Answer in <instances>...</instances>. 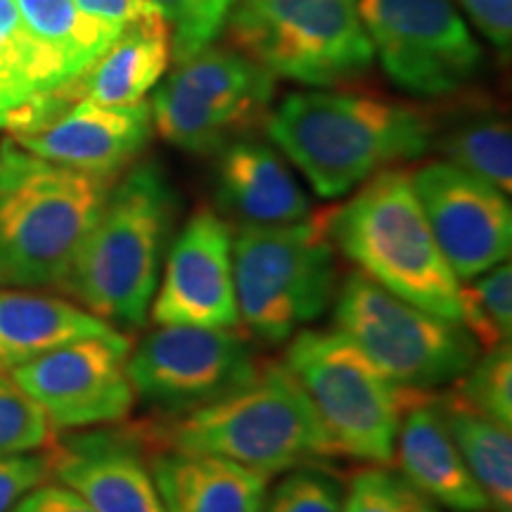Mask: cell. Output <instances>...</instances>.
<instances>
[{
	"label": "cell",
	"mask_w": 512,
	"mask_h": 512,
	"mask_svg": "<svg viewBox=\"0 0 512 512\" xmlns=\"http://www.w3.org/2000/svg\"><path fill=\"white\" fill-rule=\"evenodd\" d=\"M10 512H95L79 494L62 484H41Z\"/></svg>",
	"instance_id": "d590c367"
},
{
	"label": "cell",
	"mask_w": 512,
	"mask_h": 512,
	"mask_svg": "<svg viewBox=\"0 0 512 512\" xmlns=\"http://www.w3.org/2000/svg\"><path fill=\"white\" fill-rule=\"evenodd\" d=\"M117 181L0 140V290H60Z\"/></svg>",
	"instance_id": "3957f363"
},
{
	"label": "cell",
	"mask_w": 512,
	"mask_h": 512,
	"mask_svg": "<svg viewBox=\"0 0 512 512\" xmlns=\"http://www.w3.org/2000/svg\"><path fill=\"white\" fill-rule=\"evenodd\" d=\"M434 145H439L448 164L510 195L512 133L510 121L501 114L486 110L460 114L444 131H434Z\"/></svg>",
	"instance_id": "484cf974"
},
{
	"label": "cell",
	"mask_w": 512,
	"mask_h": 512,
	"mask_svg": "<svg viewBox=\"0 0 512 512\" xmlns=\"http://www.w3.org/2000/svg\"><path fill=\"white\" fill-rule=\"evenodd\" d=\"M330 238L370 280L403 302L460 323V280L434 240L411 176L384 169L328 221Z\"/></svg>",
	"instance_id": "277c9868"
},
{
	"label": "cell",
	"mask_w": 512,
	"mask_h": 512,
	"mask_svg": "<svg viewBox=\"0 0 512 512\" xmlns=\"http://www.w3.org/2000/svg\"><path fill=\"white\" fill-rule=\"evenodd\" d=\"M143 448L133 430L76 434L50 451V477L95 512H166Z\"/></svg>",
	"instance_id": "2e32d148"
},
{
	"label": "cell",
	"mask_w": 512,
	"mask_h": 512,
	"mask_svg": "<svg viewBox=\"0 0 512 512\" xmlns=\"http://www.w3.org/2000/svg\"><path fill=\"white\" fill-rule=\"evenodd\" d=\"M164 448L245 465L273 477L320 458H335L309 396L283 363L259 368L223 399L176 415Z\"/></svg>",
	"instance_id": "5b68a950"
},
{
	"label": "cell",
	"mask_w": 512,
	"mask_h": 512,
	"mask_svg": "<svg viewBox=\"0 0 512 512\" xmlns=\"http://www.w3.org/2000/svg\"><path fill=\"white\" fill-rule=\"evenodd\" d=\"M126 335L88 337L57 347L12 370V380L34 399L53 430L114 425L136 403L126 358Z\"/></svg>",
	"instance_id": "7c38bea8"
},
{
	"label": "cell",
	"mask_w": 512,
	"mask_h": 512,
	"mask_svg": "<svg viewBox=\"0 0 512 512\" xmlns=\"http://www.w3.org/2000/svg\"><path fill=\"white\" fill-rule=\"evenodd\" d=\"M261 512H342V489L318 470H294L266 496Z\"/></svg>",
	"instance_id": "1f68e13d"
},
{
	"label": "cell",
	"mask_w": 512,
	"mask_h": 512,
	"mask_svg": "<svg viewBox=\"0 0 512 512\" xmlns=\"http://www.w3.org/2000/svg\"><path fill=\"white\" fill-rule=\"evenodd\" d=\"M384 74L415 98H446L475 79L484 50L453 0H356Z\"/></svg>",
	"instance_id": "30bf717a"
},
{
	"label": "cell",
	"mask_w": 512,
	"mask_h": 512,
	"mask_svg": "<svg viewBox=\"0 0 512 512\" xmlns=\"http://www.w3.org/2000/svg\"><path fill=\"white\" fill-rule=\"evenodd\" d=\"M226 29L273 79L311 88L361 79L375 62L356 0H233Z\"/></svg>",
	"instance_id": "52a82bcc"
},
{
	"label": "cell",
	"mask_w": 512,
	"mask_h": 512,
	"mask_svg": "<svg viewBox=\"0 0 512 512\" xmlns=\"http://www.w3.org/2000/svg\"><path fill=\"white\" fill-rule=\"evenodd\" d=\"M477 29L498 50L508 53L512 43V0H458Z\"/></svg>",
	"instance_id": "836d02e7"
},
{
	"label": "cell",
	"mask_w": 512,
	"mask_h": 512,
	"mask_svg": "<svg viewBox=\"0 0 512 512\" xmlns=\"http://www.w3.org/2000/svg\"><path fill=\"white\" fill-rule=\"evenodd\" d=\"M74 102L24 27L15 0H0V131L12 138L34 133Z\"/></svg>",
	"instance_id": "d6986e66"
},
{
	"label": "cell",
	"mask_w": 512,
	"mask_h": 512,
	"mask_svg": "<svg viewBox=\"0 0 512 512\" xmlns=\"http://www.w3.org/2000/svg\"><path fill=\"white\" fill-rule=\"evenodd\" d=\"M166 512H261L268 479L230 460L164 448L147 460Z\"/></svg>",
	"instance_id": "ffe728a7"
},
{
	"label": "cell",
	"mask_w": 512,
	"mask_h": 512,
	"mask_svg": "<svg viewBox=\"0 0 512 512\" xmlns=\"http://www.w3.org/2000/svg\"><path fill=\"white\" fill-rule=\"evenodd\" d=\"M50 439L53 425L41 406L12 380L10 373H0V456L41 451Z\"/></svg>",
	"instance_id": "4dcf8cb0"
},
{
	"label": "cell",
	"mask_w": 512,
	"mask_h": 512,
	"mask_svg": "<svg viewBox=\"0 0 512 512\" xmlns=\"http://www.w3.org/2000/svg\"><path fill=\"white\" fill-rule=\"evenodd\" d=\"M15 5L24 27L76 100V83L121 34L83 15L74 0H15Z\"/></svg>",
	"instance_id": "cb8c5ba5"
},
{
	"label": "cell",
	"mask_w": 512,
	"mask_h": 512,
	"mask_svg": "<svg viewBox=\"0 0 512 512\" xmlns=\"http://www.w3.org/2000/svg\"><path fill=\"white\" fill-rule=\"evenodd\" d=\"M74 3L83 15L117 34L157 12L150 0H74Z\"/></svg>",
	"instance_id": "e575fe53"
},
{
	"label": "cell",
	"mask_w": 512,
	"mask_h": 512,
	"mask_svg": "<svg viewBox=\"0 0 512 512\" xmlns=\"http://www.w3.org/2000/svg\"><path fill=\"white\" fill-rule=\"evenodd\" d=\"M171 86L233 121L240 131L264 117L273 100L275 79L240 50L209 46L176 62Z\"/></svg>",
	"instance_id": "7402d4cb"
},
{
	"label": "cell",
	"mask_w": 512,
	"mask_h": 512,
	"mask_svg": "<svg viewBox=\"0 0 512 512\" xmlns=\"http://www.w3.org/2000/svg\"><path fill=\"white\" fill-rule=\"evenodd\" d=\"M460 323L479 347L489 349L510 342L512 268L508 261L460 283Z\"/></svg>",
	"instance_id": "4316f807"
},
{
	"label": "cell",
	"mask_w": 512,
	"mask_h": 512,
	"mask_svg": "<svg viewBox=\"0 0 512 512\" xmlns=\"http://www.w3.org/2000/svg\"><path fill=\"white\" fill-rule=\"evenodd\" d=\"M155 325L235 328L240 325L233 280V230L216 211L190 216L169 245L162 285L150 304Z\"/></svg>",
	"instance_id": "5bb4252c"
},
{
	"label": "cell",
	"mask_w": 512,
	"mask_h": 512,
	"mask_svg": "<svg viewBox=\"0 0 512 512\" xmlns=\"http://www.w3.org/2000/svg\"><path fill=\"white\" fill-rule=\"evenodd\" d=\"M268 136L323 200L347 195L434 145L437 121L406 102L351 91L292 93L268 117Z\"/></svg>",
	"instance_id": "6da1fadb"
},
{
	"label": "cell",
	"mask_w": 512,
	"mask_h": 512,
	"mask_svg": "<svg viewBox=\"0 0 512 512\" xmlns=\"http://www.w3.org/2000/svg\"><path fill=\"white\" fill-rule=\"evenodd\" d=\"M422 214L460 283L510 259V195L448 162H430L411 174Z\"/></svg>",
	"instance_id": "4fadbf2b"
},
{
	"label": "cell",
	"mask_w": 512,
	"mask_h": 512,
	"mask_svg": "<svg viewBox=\"0 0 512 512\" xmlns=\"http://www.w3.org/2000/svg\"><path fill=\"white\" fill-rule=\"evenodd\" d=\"M176 209L164 171L155 162L133 164L114 183L60 290L112 328H140L155 299Z\"/></svg>",
	"instance_id": "7a4b0ae2"
},
{
	"label": "cell",
	"mask_w": 512,
	"mask_h": 512,
	"mask_svg": "<svg viewBox=\"0 0 512 512\" xmlns=\"http://www.w3.org/2000/svg\"><path fill=\"white\" fill-rule=\"evenodd\" d=\"M283 366L309 396L335 456L384 465L394 458L411 399L339 330L294 335Z\"/></svg>",
	"instance_id": "ba28073f"
},
{
	"label": "cell",
	"mask_w": 512,
	"mask_h": 512,
	"mask_svg": "<svg viewBox=\"0 0 512 512\" xmlns=\"http://www.w3.org/2000/svg\"><path fill=\"white\" fill-rule=\"evenodd\" d=\"M441 418L491 512H512V427L475 411L456 394L437 399Z\"/></svg>",
	"instance_id": "d4e9b609"
},
{
	"label": "cell",
	"mask_w": 512,
	"mask_h": 512,
	"mask_svg": "<svg viewBox=\"0 0 512 512\" xmlns=\"http://www.w3.org/2000/svg\"><path fill=\"white\" fill-rule=\"evenodd\" d=\"M50 477V453H10L0 456V512H10L36 486Z\"/></svg>",
	"instance_id": "d6a6232c"
},
{
	"label": "cell",
	"mask_w": 512,
	"mask_h": 512,
	"mask_svg": "<svg viewBox=\"0 0 512 512\" xmlns=\"http://www.w3.org/2000/svg\"><path fill=\"white\" fill-rule=\"evenodd\" d=\"M394 456L401 475L432 503L453 512H491L489 498L446 430L437 399L411 394L399 422Z\"/></svg>",
	"instance_id": "e0dca14e"
},
{
	"label": "cell",
	"mask_w": 512,
	"mask_h": 512,
	"mask_svg": "<svg viewBox=\"0 0 512 512\" xmlns=\"http://www.w3.org/2000/svg\"><path fill=\"white\" fill-rule=\"evenodd\" d=\"M171 62V31L159 12L121 31L107 53L76 83V100L136 105L162 81Z\"/></svg>",
	"instance_id": "603a6c76"
},
{
	"label": "cell",
	"mask_w": 512,
	"mask_h": 512,
	"mask_svg": "<svg viewBox=\"0 0 512 512\" xmlns=\"http://www.w3.org/2000/svg\"><path fill=\"white\" fill-rule=\"evenodd\" d=\"M117 332L69 299L34 290H0V373H12L76 339Z\"/></svg>",
	"instance_id": "44dd1931"
},
{
	"label": "cell",
	"mask_w": 512,
	"mask_h": 512,
	"mask_svg": "<svg viewBox=\"0 0 512 512\" xmlns=\"http://www.w3.org/2000/svg\"><path fill=\"white\" fill-rule=\"evenodd\" d=\"M171 31V57L176 62L214 46L226 31L233 0H150Z\"/></svg>",
	"instance_id": "83f0119b"
},
{
	"label": "cell",
	"mask_w": 512,
	"mask_h": 512,
	"mask_svg": "<svg viewBox=\"0 0 512 512\" xmlns=\"http://www.w3.org/2000/svg\"><path fill=\"white\" fill-rule=\"evenodd\" d=\"M328 219L285 226H242L233 238L240 323L280 344L323 316L335 297V249Z\"/></svg>",
	"instance_id": "8992f818"
},
{
	"label": "cell",
	"mask_w": 512,
	"mask_h": 512,
	"mask_svg": "<svg viewBox=\"0 0 512 512\" xmlns=\"http://www.w3.org/2000/svg\"><path fill=\"white\" fill-rule=\"evenodd\" d=\"M335 323L396 387L422 392L458 382L477 361V339L463 323L403 302L366 273L339 287Z\"/></svg>",
	"instance_id": "9c48e42d"
},
{
	"label": "cell",
	"mask_w": 512,
	"mask_h": 512,
	"mask_svg": "<svg viewBox=\"0 0 512 512\" xmlns=\"http://www.w3.org/2000/svg\"><path fill=\"white\" fill-rule=\"evenodd\" d=\"M256 370L252 344L233 328L157 325L126 358L138 399L174 418L235 392Z\"/></svg>",
	"instance_id": "8fae6325"
},
{
	"label": "cell",
	"mask_w": 512,
	"mask_h": 512,
	"mask_svg": "<svg viewBox=\"0 0 512 512\" xmlns=\"http://www.w3.org/2000/svg\"><path fill=\"white\" fill-rule=\"evenodd\" d=\"M221 207L242 226H285L311 216V200L280 152L259 140H233L216 164Z\"/></svg>",
	"instance_id": "ac0fdd59"
},
{
	"label": "cell",
	"mask_w": 512,
	"mask_h": 512,
	"mask_svg": "<svg viewBox=\"0 0 512 512\" xmlns=\"http://www.w3.org/2000/svg\"><path fill=\"white\" fill-rule=\"evenodd\" d=\"M152 133L155 124L147 100L136 105L76 100L38 131L10 138L48 162L93 176L119 178L138 162Z\"/></svg>",
	"instance_id": "9a60e30c"
},
{
	"label": "cell",
	"mask_w": 512,
	"mask_h": 512,
	"mask_svg": "<svg viewBox=\"0 0 512 512\" xmlns=\"http://www.w3.org/2000/svg\"><path fill=\"white\" fill-rule=\"evenodd\" d=\"M342 512H441L425 494H420L401 472L387 467H368L356 472Z\"/></svg>",
	"instance_id": "f546056e"
},
{
	"label": "cell",
	"mask_w": 512,
	"mask_h": 512,
	"mask_svg": "<svg viewBox=\"0 0 512 512\" xmlns=\"http://www.w3.org/2000/svg\"><path fill=\"white\" fill-rule=\"evenodd\" d=\"M456 396L475 411L512 427V349L510 342L489 351L460 377Z\"/></svg>",
	"instance_id": "f1b7e54d"
}]
</instances>
